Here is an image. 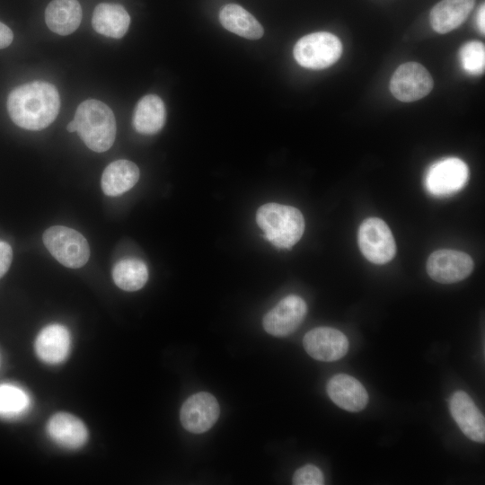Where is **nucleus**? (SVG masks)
<instances>
[{
	"label": "nucleus",
	"instance_id": "17",
	"mask_svg": "<svg viewBox=\"0 0 485 485\" xmlns=\"http://www.w3.org/2000/svg\"><path fill=\"white\" fill-rule=\"evenodd\" d=\"M130 17L119 4H99L93 13L92 25L94 31L106 37L122 38L128 30Z\"/></svg>",
	"mask_w": 485,
	"mask_h": 485
},
{
	"label": "nucleus",
	"instance_id": "15",
	"mask_svg": "<svg viewBox=\"0 0 485 485\" xmlns=\"http://www.w3.org/2000/svg\"><path fill=\"white\" fill-rule=\"evenodd\" d=\"M70 349V334L61 324L53 323L44 327L35 340V351L39 358L50 365L63 362Z\"/></svg>",
	"mask_w": 485,
	"mask_h": 485
},
{
	"label": "nucleus",
	"instance_id": "24",
	"mask_svg": "<svg viewBox=\"0 0 485 485\" xmlns=\"http://www.w3.org/2000/svg\"><path fill=\"white\" fill-rule=\"evenodd\" d=\"M30 405L28 394L10 384H0V416L14 417L23 413Z\"/></svg>",
	"mask_w": 485,
	"mask_h": 485
},
{
	"label": "nucleus",
	"instance_id": "23",
	"mask_svg": "<svg viewBox=\"0 0 485 485\" xmlns=\"http://www.w3.org/2000/svg\"><path fill=\"white\" fill-rule=\"evenodd\" d=\"M113 281L125 291L142 288L148 279V269L145 262L138 259H123L116 263L112 270Z\"/></svg>",
	"mask_w": 485,
	"mask_h": 485
},
{
	"label": "nucleus",
	"instance_id": "7",
	"mask_svg": "<svg viewBox=\"0 0 485 485\" xmlns=\"http://www.w3.org/2000/svg\"><path fill=\"white\" fill-rule=\"evenodd\" d=\"M468 177V166L463 160L447 157L428 168L425 175V187L434 196H449L463 189Z\"/></svg>",
	"mask_w": 485,
	"mask_h": 485
},
{
	"label": "nucleus",
	"instance_id": "11",
	"mask_svg": "<svg viewBox=\"0 0 485 485\" xmlns=\"http://www.w3.org/2000/svg\"><path fill=\"white\" fill-rule=\"evenodd\" d=\"M220 413L219 404L209 392H200L190 396L182 404L180 419L182 427L195 434L210 429Z\"/></svg>",
	"mask_w": 485,
	"mask_h": 485
},
{
	"label": "nucleus",
	"instance_id": "14",
	"mask_svg": "<svg viewBox=\"0 0 485 485\" xmlns=\"http://www.w3.org/2000/svg\"><path fill=\"white\" fill-rule=\"evenodd\" d=\"M326 391L337 406L348 411H360L368 401V394L363 384L346 374L333 375L328 381Z\"/></svg>",
	"mask_w": 485,
	"mask_h": 485
},
{
	"label": "nucleus",
	"instance_id": "26",
	"mask_svg": "<svg viewBox=\"0 0 485 485\" xmlns=\"http://www.w3.org/2000/svg\"><path fill=\"white\" fill-rule=\"evenodd\" d=\"M323 483V473L313 464H306L298 468L293 475V484L295 485H322Z\"/></svg>",
	"mask_w": 485,
	"mask_h": 485
},
{
	"label": "nucleus",
	"instance_id": "19",
	"mask_svg": "<svg viewBox=\"0 0 485 485\" xmlns=\"http://www.w3.org/2000/svg\"><path fill=\"white\" fill-rule=\"evenodd\" d=\"M475 0H442L430 12V23L438 33L459 27L468 17Z\"/></svg>",
	"mask_w": 485,
	"mask_h": 485
},
{
	"label": "nucleus",
	"instance_id": "20",
	"mask_svg": "<svg viewBox=\"0 0 485 485\" xmlns=\"http://www.w3.org/2000/svg\"><path fill=\"white\" fill-rule=\"evenodd\" d=\"M139 174V169L133 162L114 161L102 172L101 181L102 191L110 197L121 195L135 186Z\"/></svg>",
	"mask_w": 485,
	"mask_h": 485
},
{
	"label": "nucleus",
	"instance_id": "9",
	"mask_svg": "<svg viewBox=\"0 0 485 485\" xmlns=\"http://www.w3.org/2000/svg\"><path fill=\"white\" fill-rule=\"evenodd\" d=\"M473 267V260L470 255L450 249L434 251L427 261L428 276L442 284L455 283L466 278Z\"/></svg>",
	"mask_w": 485,
	"mask_h": 485
},
{
	"label": "nucleus",
	"instance_id": "18",
	"mask_svg": "<svg viewBox=\"0 0 485 485\" xmlns=\"http://www.w3.org/2000/svg\"><path fill=\"white\" fill-rule=\"evenodd\" d=\"M82 21L77 0H52L45 10V22L53 32L65 36L74 32Z\"/></svg>",
	"mask_w": 485,
	"mask_h": 485
},
{
	"label": "nucleus",
	"instance_id": "5",
	"mask_svg": "<svg viewBox=\"0 0 485 485\" xmlns=\"http://www.w3.org/2000/svg\"><path fill=\"white\" fill-rule=\"evenodd\" d=\"M342 44L338 37L326 32L310 33L295 45L294 57L296 62L309 69H324L339 60Z\"/></svg>",
	"mask_w": 485,
	"mask_h": 485
},
{
	"label": "nucleus",
	"instance_id": "1",
	"mask_svg": "<svg viewBox=\"0 0 485 485\" xmlns=\"http://www.w3.org/2000/svg\"><path fill=\"white\" fill-rule=\"evenodd\" d=\"M60 98L57 88L48 82L36 81L14 88L7 99L11 119L20 128L41 130L57 118Z\"/></svg>",
	"mask_w": 485,
	"mask_h": 485
},
{
	"label": "nucleus",
	"instance_id": "12",
	"mask_svg": "<svg viewBox=\"0 0 485 485\" xmlns=\"http://www.w3.org/2000/svg\"><path fill=\"white\" fill-rule=\"evenodd\" d=\"M303 345L313 358L331 362L342 358L348 350V340L344 333L331 327H317L304 337Z\"/></svg>",
	"mask_w": 485,
	"mask_h": 485
},
{
	"label": "nucleus",
	"instance_id": "2",
	"mask_svg": "<svg viewBox=\"0 0 485 485\" xmlns=\"http://www.w3.org/2000/svg\"><path fill=\"white\" fill-rule=\"evenodd\" d=\"M75 121L80 137L91 150L101 153L111 147L116 137V119L104 102L89 99L76 109Z\"/></svg>",
	"mask_w": 485,
	"mask_h": 485
},
{
	"label": "nucleus",
	"instance_id": "13",
	"mask_svg": "<svg viewBox=\"0 0 485 485\" xmlns=\"http://www.w3.org/2000/svg\"><path fill=\"white\" fill-rule=\"evenodd\" d=\"M449 409L454 420L462 432L471 440L485 442V419L469 394L456 391L449 400Z\"/></svg>",
	"mask_w": 485,
	"mask_h": 485
},
{
	"label": "nucleus",
	"instance_id": "21",
	"mask_svg": "<svg viewBox=\"0 0 485 485\" xmlns=\"http://www.w3.org/2000/svg\"><path fill=\"white\" fill-rule=\"evenodd\" d=\"M165 119L166 110L162 99L155 94H148L137 102L132 123L138 133L153 135L163 128Z\"/></svg>",
	"mask_w": 485,
	"mask_h": 485
},
{
	"label": "nucleus",
	"instance_id": "6",
	"mask_svg": "<svg viewBox=\"0 0 485 485\" xmlns=\"http://www.w3.org/2000/svg\"><path fill=\"white\" fill-rule=\"evenodd\" d=\"M357 239L362 254L372 263H387L396 253L393 235L385 222L378 217H369L362 222Z\"/></svg>",
	"mask_w": 485,
	"mask_h": 485
},
{
	"label": "nucleus",
	"instance_id": "3",
	"mask_svg": "<svg viewBox=\"0 0 485 485\" xmlns=\"http://www.w3.org/2000/svg\"><path fill=\"white\" fill-rule=\"evenodd\" d=\"M256 220L266 239L278 248H291L304 231L302 213L291 206L278 203L262 205L257 211Z\"/></svg>",
	"mask_w": 485,
	"mask_h": 485
},
{
	"label": "nucleus",
	"instance_id": "30",
	"mask_svg": "<svg viewBox=\"0 0 485 485\" xmlns=\"http://www.w3.org/2000/svg\"><path fill=\"white\" fill-rule=\"evenodd\" d=\"M66 129L69 131V132H75L77 131V125H76V122L74 120H72L66 127Z\"/></svg>",
	"mask_w": 485,
	"mask_h": 485
},
{
	"label": "nucleus",
	"instance_id": "22",
	"mask_svg": "<svg viewBox=\"0 0 485 485\" xmlns=\"http://www.w3.org/2000/svg\"><path fill=\"white\" fill-rule=\"evenodd\" d=\"M219 20L227 31L246 39L257 40L264 33L257 19L235 4H225L220 11Z\"/></svg>",
	"mask_w": 485,
	"mask_h": 485
},
{
	"label": "nucleus",
	"instance_id": "16",
	"mask_svg": "<svg viewBox=\"0 0 485 485\" xmlns=\"http://www.w3.org/2000/svg\"><path fill=\"white\" fill-rule=\"evenodd\" d=\"M47 432L56 444L67 449L81 447L88 438L84 422L66 412L53 415L47 424Z\"/></svg>",
	"mask_w": 485,
	"mask_h": 485
},
{
	"label": "nucleus",
	"instance_id": "8",
	"mask_svg": "<svg viewBox=\"0 0 485 485\" xmlns=\"http://www.w3.org/2000/svg\"><path fill=\"white\" fill-rule=\"evenodd\" d=\"M433 88V79L420 64L407 62L401 65L390 81L392 94L401 101H414L428 95Z\"/></svg>",
	"mask_w": 485,
	"mask_h": 485
},
{
	"label": "nucleus",
	"instance_id": "29",
	"mask_svg": "<svg viewBox=\"0 0 485 485\" xmlns=\"http://www.w3.org/2000/svg\"><path fill=\"white\" fill-rule=\"evenodd\" d=\"M477 26L480 31L484 34L485 31V8L482 4L477 13Z\"/></svg>",
	"mask_w": 485,
	"mask_h": 485
},
{
	"label": "nucleus",
	"instance_id": "25",
	"mask_svg": "<svg viewBox=\"0 0 485 485\" xmlns=\"http://www.w3.org/2000/svg\"><path fill=\"white\" fill-rule=\"evenodd\" d=\"M460 62L463 68L470 75H478L484 72L485 48L480 41L465 43L459 52Z\"/></svg>",
	"mask_w": 485,
	"mask_h": 485
},
{
	"label": "nucleus",
	"instance_id": "27",
	"mask_svg": "<svg viewBox=\"0 0 485 485\" xmlns=\"http://www.w3.org/2000/svg\"><path fill=\"white\" fill-rule=\"evenodd\" d=\"M13 260V251L11 246L0 241V278H2L9 269Z\"/></svg>",
	"mask_w": 485,
	"mask_h": 485
},
{
	"label": "nucleus",
	"instance_id": "4",
	"mask_svg": "<svg viewBox=\"0 0 485 485\" xmlns=\"http://www.w3.org/2000/svg\"><path fill=\"white\" fill-rule=\"evenodd\" d=\"M42 239L50 254L67 268H81L89 260L88 242L75 229L61 225L51 226L44 232Z\"/></svg>",
	"mask_w": 485,
	"mask_h": 485
},
{
	"label": "nucleus",
	"instance_id": "28",
	"mask_svg": "<svg viewBox=\"0 0 485 485\" xmlns=\"http://www.w3.org/2000/svg\"><path fill=\"white\" fill-rule=\"evenodd\" d=\"M13 39V31L9 27L0 22V48L8 47Z\"/></svg>",
	"mask_w": 485,
	"mask_h": 485
},
{
	"label": "nucleus",
	"instance_id": "10",
	"mask_svg": "<svg viewBox=\"0 0 485 485\" xmlns=\"http://www.w3.org/2000/svg\"><path fill=\"white\" fill-rule=\"evenodd\" d=\"M306 313L307 305L302 297L287 295L265 314L264 330L276 337L287 336L300 326Z\"/></svg>",
	"mask_w": 485,
	"mask_h": 485
}]
</instances>
